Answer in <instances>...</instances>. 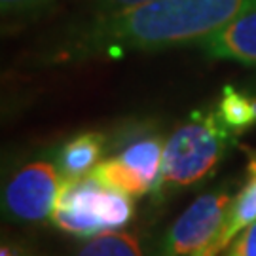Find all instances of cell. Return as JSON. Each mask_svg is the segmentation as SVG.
<instances>
[{
    "label": "cell",
    "instance_id": "6da1fadb",
    "mask_svg": "<svg viewBox=\"0 0 256 256\" xmlns=\"http://www.w3.org/2000/svg\"><path fill=\"white\" fill-rule=\"evenodd\" d=\"M254 8L256 0H154L122 12L90 14L44 42L32 59L40 66H57L202 44Z\"/></svg>",
    "mask_w": 256,
    "mask_h": 256
},
{
    "label": "cell",
    "instance_id": "7a4b0ae2",
    "mask_svg": "<svg viewBox=\"0 0 256 256\" xmlns=\"http://www.w3.org/2000/svg\"><path fill=\"white\" fill-rule=\"evenodd\" d=\"M238 135L220 120L216 110L194 112L192 118L165 140L162 173L152 190L154 202L202 184L218 169Z\"/></svg>",
    "mask_w": 256,
    "mask_h": 256
},
{
    "label": "cell",
    "instance_id": "3957f363",
    "mask_svg": "<svg viewBox=\"0 0 256 256\" xmlns=\"http://www.w3.org/2000/svg\"><path fill=\"white\" fill-rule=\"evenodd\" d=\"M135 216V203L128 194L108 188L88 174L63 182L52 212V224L76 238H93L102 232L126 228Z\"/></svg>",
    "mask_w": 256,
    "mask_h": 256
},
{
    "label": "cell",
    "instance_id": "277c9868",
    "mask_svg": "<svg viewBox=\"0 0 256 256\" xmlns=\"http://www.w3.org/2000/svg\"><path fill=\"white\" fill-rule=\"evenodd\" d=\"M63 186L57 156H38L12 171L2 188V214L19 224L52 218Z\"/></svg>",
    "mask_w": 256,
    "mask_h": 256
},
{
    "label": "cell",
    "instance_id": "5b68a950",
    "mask_svg": "<svg viewBox=\"0 0 256 256\" xmlns=\"http://www.w3.org/2000/svg\"><path fill=\"white\" fill-rule=\"evenodd\" d=\"M234 198L236 190L232 182L218 184L198 196L167 230L156 256H188L210 245L224 224Z\"/></svg>",
    "mask_w": 256,
    "mask_h": 256
},
{
    "label": "cell",
    "instance_id": "8992f818",
    "mask_svg": "<svg viewBox=\"0 0 256 256\" xmlns=\"http://www.w3.org/2000/svg\"><path fill=\"white\" fill-rule=\"evenodd\" d=\"M200 46L214 59L256 64V8L210 34Z\"/></svg>",
    "mask_w": 256,
    "mask_h": 256
},
{
    "label": "cell",
    "instance_id": "52a82bcc",
    "mask_svg": "<svg viewBox=\"0 0 256 256\" xmlns=\"http://www.w3.org/2000/svg\"><path fill=\"white\" fill-rule=\"evenodd\" d=\"M104 148H106V138L95 131H86L66 140L55 154L63 182L78 180L82 176L92 174L93 169L101 164Z\"/></svg>",
    "mask_w": 256,
    "mask_h": 256
},
{
    "label": "cell",
    "instance_id": "ba28073f",
    "mask_svg": "<svg viewBox=\"0 0 256 256\" xmlns=\"http://www.w3.org/2000/svg\"><path fill=\"white\" fill-rule=\"evenodd\" d=\"M247 154V180L243 184V188L236 194L216 238L210 241V245L216 250L224 248L238 234H241L252 222H256V150H252V152L248 150Z\"/></svg>",
    "mask_w": 256,
    "mask_h": 256
},
{
    "label": "cell",
    "instance_id": "9c48e42d",
    "mask_svg": "<svg viewBox=\"0 0 256 256\" xmlns=\"http://www.w3.org/2000/svg\"><path fill=\"white\" fill-rule=\"evenodd\" d=\"M164 150L165 142L160 135L154 133H142V135H133L131 140H128L124 148L116 156L120 162L137 171L142 178H146L152 184L154 190L156 182L162 173V164H164Z\"/></svg>",
    "mask_w": 256,
    "mask_h": 256
},
{
    "label": "cell",
    "instance_id": "30bf717a",
    "mask_svg": "<svg viewBox=\"0 0 256 256\" xmlns=\"http://www.w3.org/2000/svg\"><path fill=\"white\" fill-rule=\"evenodd\" d=\"M214 110L238 137L256 126V97L232 86L224 88Z\"/></svg>",
    "mask_w": 256,
    "mask_h": 256
},
{
    "label": "cell",
    "instance_id": "8fae6325",
    "mask_svg": "<svg viewBox=\"0 0 256 256\" xmlns=\"http://www.w3.org/2000/svg\"><path fill=\"white\" fill-rule=\"evenodd\" d=\"M92 176H95L104 186L120 190L131 198H140L144 194L152 192V184L146 178H142L137 171L128 167L124 162H120L118 158H110V160L101 162L92 171Z\"/></svg>",
    "mask_w": 256,
    "mask_h": 256
},
{
    "label": "cell",
    "instance_id": "7c38bea8",
    "mask_svg": "<svg viewBox=\"0 0 256 256\" xmlns=\"http://www.w3.org/2000/svg\"><path fill=\"white\" fill-rule=\"evenodd\" d=\"M76 256H144V250L138 236L114 230L93 236Z\"/></svg>",
    "mask_w": 256,
    "mask_h": 256
},
{
    "label": "cell",
    "instance_id": "4fadbf2b",
    "mask_svg": "<svg viewBox=\"0 0 256 256\" xmlns=\"http://www.w3.org/2000/svg\"><path fill=\"white\" fill-rule=\"evenodd\" d=\"M55 0H0L2 19L8 23H23L27 19L38 18Z\"/></svg>",
    "mask_w": 256,
    "mask_h": 256
},
{
    "label": "cell",
    "instance_id": "5bb4252c",
    "mask_svg": "<svg viewBox=\"0 0 256 256\" xmlns=\"http://www.w3.org/2000/svg\"><path fill=\"white\" fill-rule=\"evenodd\" d=\"M226 256H256V222L238 234Z\"/></svg>",
    "mask_w": 256,
    "mask_h": 256
},
{
    "label": "cell",
    "instance_id": "9a60e30c",
    "mask_svg": "<svg viewBox=\"0 0 256 256\" xmlns=\"http://www.w3.org/2000/svg\"><path fill=\"white\" fill-rule=\"evenodd\" d=\"M82 2L90 8V14H108V12L135 8V6L148 4L154 0H82Z\"/></svg>",
    "mask_w": 256,
    "mask_h": 256
},
{
    "label": "cell",
    "instance_id": "2e32d148",
    "mask_svg": "<svg viewBox=\"0 0 256 256\" xmlns=\"http://www.w3.org/2000/svg\"><path fill=\"white\" fill-rule=\"evenodd\" d=\"M0 256H27V254H25L23 248H19L18 245L4 241V243H2V248H0Z\"/></svg>",
    "mask_w": 256,
    "mask_h": 256
},
{
    "label": "cell",
    "instance_id": "e0dca14e",
    "mask_svg": "<svg viewBox=\"0 0 256 256\" xmlns=\"http://www.w3.org/2000/svg\"><path fill=\"white\" fill-rule=\"evenodd\" d=\"M216 252H218V250L212 247V245H207V247H203L202 250H198V252L192 256H214Z\"/></svg>",
    "mask_w": 256,
    "mask_h": 256
}]
</instances>
